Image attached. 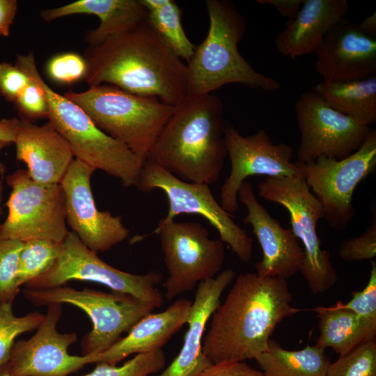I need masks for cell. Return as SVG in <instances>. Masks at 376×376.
Listing matches in <instances>:
<instances>
[{
	"mask_svg": "<svg viewBox=\"0 0 376 376\" xmlns=\"http://www.w3.org/2000/svg\"><path fill=\"white\" fill-rule=\"evenodd\" d=\"M63 95L79 105L100 130L143 162L175 109L156 97L136 95L108 84Z\"/></svg>",
	"mask_w": 376,
	"mask_h": 376,
	"instance_id": "obj_6",
	"label": "cell"
},
{
	"mask_svg": "<svg viewBox=\"0 0 376 376\" xmlns=\"http://www.w3.org/2000/svg\"><path fill=\"white\" fill-rule=\"evenodd\" d=\"M237 198L247 210L244 223L252 226L263 251L255 265L256 274L285 280L295 275L304 260V250L291 228H283L259 203L249 182L242 184Z\"/></svg>",
	"mask_w": 376,
	"mask_h": 376,
	"instance_id": "obj_18",
	"label": "cell"
},
{
	"mask_svg": "<svg viewBox=\"0 0 376 376\" xmlns=\"http://www.w3.org/2000/svg\"><path fill=\"white\" fill-rule=\"evenodd\" d=\"M198 376H264L244 361H220L212 363Z\"/></svg>",
	"mask_w": 376,
	"mask_h": 376,
	"instance_id": "obj_39",
	"label": "cell"
},
{
	"mask_svg": "<svg viewBox=\"0 0 376 376\" xmlns=\"http://www.w3.org/2000/svg\"><path fill=\"white\" fill-rule=\"evenodd\" d=\"M75 14L96 15L99 26L85 36L88 46H95L109 37L123 33L146 19L147 10L140 0H79L45 9L40 13L47 22Z\"/></svg>",
	"mask_w": 376,
	"mask_h": 376,
	"instance_id": "obj_24",
	"label": "cell"
},
{
	"mask_svg": "<svg viewBox=\"0 0 376 376\" xmlns=\"http://www.w3.org/2000/svg\"><path fill=\"white\" fill-rule=\"evenodd\" d=\"M12 305L0 301V367L8 362L15 338L37 329L45 318V314L37 311L16 316Z\"/></svg>",
	"mask_w": 376,
	"mask_h": 376,
	"instance_id": "obj_30",
	"label": "cell"
},
{
	"mask_svg": "<svg viewBox=\"0 0 376 376\" xmlns=\"http://www.w3.org/2000/svg\"><path fill=\"white\" fill-rule=\"evenodd\" d=\"M295 109L300 132L299 164L321 156L343 159L361 147L372 130L335 110L312 91L300 95Z\"/></svg>",
	"mask_w": 376,
	"mask_h": 376,
	"instance_id": "obj_15",
	"label": "cell"
},
{
	"mask_svg": "<svg viewBox=\"0 0 376 376\" xmlns=\"http://www.w3.org/2000/svg\"><path fill=\"white\" fill-rule=\"evenodd\" d=\"M225 122L218 97L187 95L175 107L147 159L182 180L210 185L227 156Z\"/></svg>",
	"mask_w": 376,
	"mask_h": 376,
	"instance_id": "obj_3",
	"label": "cell"
},
{
	"mask_svg": "<svg viewBox=\"0 0 376 376\" xmlns=\"http://www.w3.org/2000/svg\"><path fill=\"white\" fill-rule=\"evenodd\" d=\"M0 376H12L9 373L6 363L0 367Z\"/></svg>",
	"mask_w": 376,
	"mask_h": 376,
	"instance_id": "obj_46",
	"label": "cell"
},
{
	"mask_svg": "<svg viewBox=\"0 0 376 376\" xmlns=\"http://www.w3.org/2000/svg\"><path fill=\"white\" fill-rule=\"evenodd\" d=\"M61 245L47 240L24 242L19 256L17 285L20 288L47 272L58 257Z\"/></svg>",
	"mask_w": 376,
	"mask_h": 376,
	"instance_id": "obj_29",
	"label": "cell"
},
{
	"mask_svg": "<svg viewBox=\"0 0 376 376\" xmlns=\"http://www.w3.org/2000/svg\"><path fill=\"white\" fill-rule=\"evenodd\" d=\"M6 182L12 191L6 203L8 215L0 224V238L62 243L70 231L61 185L36 182L25 169L8 175Z\"/></svg>",
	"mask_w": 376,
	"mask_h": 376,
	"instance_id": "obj_10",
	"label": "cell"
},
{
	"mask_svg": "<svg viewBox=\"0 0 376 376\" xmlns=\"http://www.w3.org/2000/svg\"><path fill=\"white\" fill-rule=\"evenodd\" d=\"M224 132L230 172L221 187L220 198L221 205L227 212L232 214L238 210V191L249 177H304L299 166L291 162L292 146L274 143L265 130L243 136L226 121Z\"/></svg>",
	"mask_w": 376,
	"mask_h": 376,
	"instance_id": "obj_14",
	"label": "cell"
},
{
	"mask_svg": "<svg viewBox=\"0 0 376 376\" xmlns=\"http://www.w3.org/2000/svg\"><path fill=\"white\" fill-rule=\"evenodd\" d=\"M47 71L54 81L71 84L84 79L87 63L79 54L66 52L54 56L47 64Z\"/></svg>",
	"mask_w": 376,
	"mask_h": 376,
	"instance_id": "obj_36",
	"label": "cell"
},
{
	"mask_svg": "<svg viewBox=\"0 0 376 376\" xmlns=\"http://www.w3.org/2000/svg\"><path fill=\"white\" fill-rule=\"evenodd\" d=\"M297 164L329 225L344 230L356 214L354 190L376 167V131L372 129L361 147L343 159L321 156Z\"/></svg>",
	"mask_w": 376,
	"mask_h": 376,
	"instance_id": "obj_12",
	"label": "cell"
},
{
	"mask_svg": "<svg viewBox=\"0 0 376 376\" xmlns=\"http://www.w3.org/2000/svg\"><path fill=\"white\" fill-rule=\"evenodd\" d=\"M191 304L189 299L180 298L164 311L146 315L125 337L105 351L95 354V363L117 365L130 355L162 349L187 323Z\"/></svg>",
	"mask_w": 376,
	"mask_h": 376,
	"instance_id": "obj_23",
	"label": "cell"
},
{
	"mask_svg": "<svg viewBox=\"0 0 376 376\" xmlns=\"http://www.w3.org/2000/svg\"><path fill=\"white\" fill-rule=\"evenodd\" d=\"M235 272L226 269L197 285L187 324L182 346L175 358L159 374L152 376H198L212 363L203 350L206 326L220 304V298L233 281Z\"/></svg>",
	"mask_w": 376,
	"mask_h": 376,
	"instance_id": "obj_20",
	"label": "cell"
},
{
	"mask_svg": "<svg viewBox=\"0 0 376 376\" xmlns=\"http://www.w3.org/2000/svg\"><path fill=\"white\" fill-rule=\"evenodd\" d=\"M135 187L145 193L162 190L169 203L166 218L174 219L182 214L201 216L217 230L219 239L240 260L249 262L251 259L253 239L216 201L209 185L185 182L146 159Z\"/></svg>",
	"mask_w": 376,
	"mask_h": 376,
	"instance_id": "obj_13",
	"label": "cell"
},
{
	"mask_svg": "<svg viewBox=\"0 0 376 376\" xmlns=\"http://www.w3.org/2000/svg\"><path fill=\"white\" fill-rule=\"evenodd\" d=\"M348 10L346 0H304L297 15L276 35V50L292 59L315 54L327 33Z\"/></svg>",
	"mask_w": 376,
	"mask_h": 376,
	"instance_id": "obj_22",
	"label": "cell"
},
{
	"mask_svg": "<svg viewBox=\"0 0 376 376\" xmlns=\"http://www.w3.org/2000/svg\"><path fill=\"white\" fill-rule=\"evenodd\" d=\"M90 86L108 84L176 107L187 96V64L166 45L146 19L85 52Z\"/></svg>",
	"mask_w": 376,
	"mask_h": 376,
	"instance_id": "obj_1",
	"label": "cell"
},
{
	"mask_svg": "<svg viewBox=\"0 0 376 376\" xmlns=\"http://www.w3.org/2000/svg\"><path fill=\"white\" fill-rule=\"evenodd\" d=\"M30 81V78L16 65L0 62V94L14 103Z\"/></svg>",
	"mask_w": 376,
	"mask_h": 376,
	"instance_id": "obj_38",
	"label": "cell"
},
{
	"mask_svg": "<svg viewBox=\"0 0 376 376\" xmlns=\"http://www.w3.org/2000/svg\"><path fill=\"white\" fill-rule=\"evenodd\" d=\"M292 301L287 280L240 274L209 320L205 354L212 363L256 359L277 325L301 311Z\"/></svg>",
	"mask_w": 376,
	"mask_h": 376,
	"instance_id": "obj_2",
	"label": "cell"
},
{
	"mask_svg": "<svg viewBox=\"0 0 376 376\" xmlns=\"http://www.w3.org/2000/svg\"><path fill=\"white\" fill-rule=\"evenodd\" d=\"M312 91L359 125L370 127L376 122V76L343 82L322 81Z\"/></svg>",
	"mask_w": 376,
	"mask_h": 376,
	"instance_id": "obj_26",
	"label": "cell"
},
{
	"mask_svg": "<svg viewBox=\"0 0 376 376\" xmlns=\"http://www.w3.org/2000/svg\"><path fill=\"white\" fill-rule=\"evenodd\" d=\"M311 310L318 318L320 334L315 345L320 348H331L343 355L366 342L375 340L376 327L350 310L336 304L319 306Z\"/></svg>",
	"mask_w": 376,
	"mask_h": 376,
	"instance_id": "obj_25",
	"label": "cell"
},
{
	"mask_svg": "<svg viewBox=\"0 0 376 376\" xmlns=\"http://www.w3.org/2000/svg\"><path fill=\"white\" fill-rule=\"evenodd\" d=\"M24 242L0 238V301L13 303L19 292L17 276Z\"/></svg>",
	"mask_w": 376,
	"mask_h": 376,
	"instance_id": "obj_33",
	"label": "cell"
},
{
	"mask_svg": "<svg viewBox=\"0 0 376 376\" xmlns=\"http://www.w3.org/2000/svg\"><path fill=\"white\" fill-rule=\"evenodd\" d=\"M166 357L162 349L135 354L120 366L97 363L93 371L83 376H152L166 366Z\"/></svg>",
	"mask_w": 376,
	"mask_h": 376,
	"instance_id": "obj_31",
	"label": "cell"
},
{
	"mask_svg": "<svg viewBox=\"0 0 376 376\" xmlns=\"http://www.w3.org/2000/svg\"><path fill=\"white\" fill-rule=\"evenodd\" d=\"M360 29L369 36L376 38V13L365 18L360 24H358Z\"/></svg>",
	"mask_w": 376,
	"mask_h": 376,
	"instance_id": "obj_43",
	"label": "cell"
},
{
	"mask_svg": "<svg viewBox=\"0 0 376 376\" xmlns=\"http://www.w3.org/2000/svg\"><path fill=\"white\" fill-rule=\"evenodd\" d=\"M209 29L187 61L189 96H201L229 84L274 91L280 83L255 70L239 51L246 30L244 17L233 3L207 0Z\"/></svg>",
	"mask_w": 376,
	"mask_h": 376,
	"instance_id": "obj_4",
	"label": "cell"
},
{
	"mask_svg": "<svg viewBox=\"0 0 376 376\" xmlns=\"http://www.w3.org/2000/svg\"><path fill=\"white\" fill-rule=\"evenodd\" d=\"M257 1L274 6L281 16L291 19L297 15L304 0H258Z\"/></svg>",
	"mask_w": 376,
	"mask_h": 376,
	"instance_id": "obj_41",
	"label": "cell"
},
{
	"mask_svg": "<svg viewBox=\"0 0 376 376\" xmlns=\"http://www.w3.org/2000/svg\"><path fill=\"white\" fill-rule=\"evenodd\" d=\"M23 295L36 306L69 304L88 315L93 328L81 342L82 355L105 351L155 308L152 304L130 294L89 288L79 290L64 285L42 289L26 288Z\"/></svg>",
	"mask_w": 376,
	"mask_h": 376,
	"instance_id": "obj_7",
	"label": "cell"
},
{
	"mask_svg": "<svg viewBox=\"0 0 376 376\" xmlns=\"http://www.w3.org/2000/svg\"><path fill=\"white\" fill-rule=\"evenodd\" d=\"M256 360L264 376H326L331 363L325 350L315 345L289 350L272 339Z\"/></svg>",
	"mask_w": 376,
	"mask_h": 376,
	"instance_id": "obj_27",
	"label": "cell"
},
{
	"mask_svg": "<svg viewBox=\"0 0 376 376\" xmlns=\"http://www.w3.org/2000/svg\"><path fill=\"white\" fill-rule=\"evenodd\" d=\"M337 306L350 310L368 324L376 327V263L371 261L368 281L364 288L352 294L345 304L338 301Z\"/></svg>",
	"mask_w": 376,
	"mask_h": 376,
	"instance_id": "obj_35",
	"label": "cell"
},
{
	"mask_svg": "<svg viewBox=\"0 0 376 376\" xmlns=\"http://www.w3.org/2000/svg\"><path fill=\"white\" fill-rule=\"evenodd\" d=\"M72 280L100 283L113 291L133 295L155 308L164 303L157 288L162 280L161 273L150 271L134 274L118 269L100 259L73 232H69L53 265L26 285V288L42 289L64 285Z\"/></svg>",
	"mask_w": 376,
	"mask_h": 376,
	"instance_id": "obj_11",
	"label": "cell"
},
{
	"mask_svg": "<svg viewBox=\"0 0 376 376\" xmlns=\"http://www.w3.org/2000/svg\"><path fill=\"white\" fill-rule=\"evenodd\" d=\"M258 196L279 204L289 213L291 230L302 244L299 272L313 295L331 289L338 281L330 253L321 248L317 226L324 213L304 177H268L258 184Z\"/></svg>",
	"mask_w": 376,
	"mask_h": 376,
	"instance_id": "obj_8",
	"label": "cell"
},
{
	"mask_svg": "<svg viewBox=\"0 0 376 376\" xmlns=\"http://www.w3.org/2000/svg\"><path fill=\"white\" fill-rule=\"evenodd\" d=\"M17 9L16 0H0V36H8Z\"/></svg>",
	"mask_w": 376,
	"mask_h": 376,
	"instance_id": "obj_40",
	"label": "cell"
},
{
	"mask_svg": "<svg viewBox=\"0 0 376 376\" xmlns=\"http://www.w3.org/2000/svg\"><path fill=\"white\" fill-rule=\"evenodd\" d=\"M15 65L42 89L47 118L70 144L75 159L118 178L125 187L136 186L145 162L100 130L79 105L53 91L40 76L32 52L17 55Z\"/></svg>",
	"mask_w": 376,
	"mask_h": 376,
	"instance_id": "obj_5",
	"label": "cell"
},
{
	"mask_svg": "<svg viewBox=\"0 0 376 376\" xmlns=\"http://www.w3.org/2000/svg\"><path fill=\"white\" fill-rule=\"evenodd\" d=\"M61 314L62 304H49L36 334L27 340L15 342L6 363L10 375L68 376L95 363V354L77 356L68 352L78 337L75 332L57 330Z\"/></svg>",
	"mask_w": 376,
	"mask_h": 376,
	"instance_id": "obj_16",
	"label": "cell"
},
{
	"mask_svg": "<svg viewBox=\"0 0 376 376\" xmlns=\"http://www.w3.org/2000/svg\"><path fill=\"white\" fill-rule=\"evenodd\" d=\"M10 144H11L10 143L0 141V152L2 149L10 146ZM6 171V168L5 165L0 160V175L3 177Z\"/></svg>",
	"mask_w": 376,
	"mask_h": 376,
	"instance_id": "obj_44",
	"label": "cell"
},
{
	"mask_svg": "<svg viewBox=\"0 0 376 376\" xmlns=\"http://www.w3.org/2000/svg\"><path fill=\"white\" fill-rule=\"evenodd\" d=\"M154 233L159 236L168 272L163 283L167 300L191 291L221 270L225 256L224 242L211 239L201 224L177 222L164 217Z\"/></svg>",
	"mask_w": 376,
	"mask_h": 376,
	"instance_id": "obj_9",
	"label": "cell"
},
{
	"mask_svg": "<svg viewBox=\"0 0 376 376\" xmlns=\"http://www.w3.org/2000/svg\"><path fill=\"white\" fill-rule=\"evenodd\" d=\"M95 170L75 159L61 185L65 198L66 222L81 242L95 253L109 251L125 240L130 230L121 216L97 207L91 187Z\"/></svg>",
	"mask_w": 376,
	"mask_h": 376,
	"instance_id": "obj_17",
	"label": "cell"
},
{
	"mask_svg": "<svg viewBox=\"0 0 376 376\" xmlns=\"http://www.w3.org/2000/svg\"><path fill=\"white\" fill-rule=\"evenodd\" d=\"M315 68L323 81L343 82L376 75V38L343 18L316 50Z\"/></svg>",
	"mask_w": 376,
	"mask_h": 376,
	"instance_id": "obj_19",
	"label": "cell"
},
{
	"mask_svg": "<svg viewBox=\"0 0 376 376\" xmlns=\"http://www.w3.org/2000/svg\"><path fill=\"white\" fill-rule=\"evenodd\" d=\"M17 161L25 163L30 177L44 184H61L73 152L51 122L38 125L19 119L14 143Z\"/></svg>",
	"mask_w": 376,
	"mask_h": 376,
	"instance_id": "obj_21",
	"label": "cell"
},
{
	"mask_svg": "<svg viewBox=\"0 0 376 376\" xmlns=\"http://www.w3.org/2000/svg\"><path fill=\"white\" fill-rule=\"evenodd\" d=\"M3 177L0 178V216L3 214Z\"/></svg>",
	"mask_w": 376,
	"mask_h": 376,
	"instance_id": "obj_45",
	"label": "cell"
},
{
	"mask_svg": "<svg viewBox=\"0 0 376 376\" xmlns=\"http://www.w3.org/2000/svg\"><path fill=\"white\" fill-rule=\"evenodd\" d=\"M147 10L146 19L169 49L187 62L196 46L186 35L182 24V12L173 0H140Z\"/></svg>",
	"mask_w": 376,
	"mask_h": 376,
	"instance_id": "obj_28",
	"label": "cell"
},
{
	"mask_svg": "<svg viewBox=\"0 0 376 376\" xmlns=\"http://www.w3.org/2000/svg\"><path fill=\"white\" fill-rule=\"evenodd\" d=\"M14 104L22 119L31 121L47 118L49 110L45 95L40 86L31 79Z\"/></svg>",
	"mask_w": 376,
	"mask_h": 376,
	"instance_id": "obj_37",
	"label": "cell"
},
{
	"mask_svg": "<svg viewBox=\"0 0 376 376\" xmlns=\"http://www.w3.org/2000/svg\"><path fill=\"white\" fill-rule=\"evenodd\" d=\"M339 257L347 262L373 260L376 256V213L374 208L371 223L360 235L343 240L338 249Z\"/></svg>",
	"mask_w": 376,
	"mask_h": 376,
	"instance_id": "obj_34",
	"label": "cell"
},
{
	"mask_svg": "<svg viewBox=\"0 0 376 376\" xmlns=\"http://www.w3.org/2000/svg\"><path fill=\"white\" fill-rule=\"evenodd\" d=\"M19 120L16 118L0 120V141L10 143H14Z\"/></svg>",
	"mask_w": 376,
	"mask_h": 376,
	"instance_id": "obj_42",
	"label": "cell"
},
{
	"mask_svg": "<svg viewBox=\"0 0 376 376\" xmlns=\"http://www.w3.org/2000/svg\"><path fill=\"white\" fill-rule=\"evenodd\" d=\"M326 376H376V342H366L330 363Z\"/></svg>",
	"mask_w": 376,
	"mask_h": 376,
	"instance_id": "obj_32",
	"label": "cell"
}]
</instances>
